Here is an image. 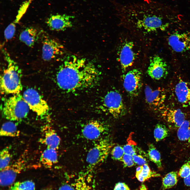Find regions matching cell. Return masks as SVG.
I'll return each instance as SVG.
<instances>
[{
    "mask_svg": "<svg viewBox=\"0 0 190 190\" xmlns=\"http://www.w3.org/2000/svg\"><path fill=\"white\" fill-rule=\"evenodd\" d=\"M11 155L8 148L7 147L3 149L0 153V170L8 166L10 164Z\"/></svg>",
    "mask_w": 190,
    "mask_h": 190,
    "instance_id": "29",
    "label": "cell"
},
{
    "mask_svg": "<svg viewBox=\"0 0 190 190\" xmlns=\"http://www.w3.org/2000/svg\"><path fill=\"white\" fill-rule=\"evenodd\" d=\"M40 32L35 28L28 27L22 31L20 35V41L27 46L32 47L40 38Z\"/></svg>",
    "mask_w": 190,
    "mask_h": 190,
    "instance_id": "20",
    "label": "cell"
},
{
    "mask_svg": "<svg viewBox=\"0 0 190 190\" xmlns=\"http://www.w3.org/2000/svg\"><path fill=\"white\" fill-rule=\"evenodd\" d=\"M149 63L147 72L151 78L158 80L166 77L168 73V66L162 58L154 55L150 59Z\"/></svg>",
    "mask_w": 190,
    "mask_h": 190,
    "instance_id": "12",
    "label": "cell"
},
{
    "mask_svg": "<svg viewBox=\"0 0 190 190\" xmlns=\"http://www.w3.org/2000/svg\"><path fill=\"white\" fill-rule=\"evenodd\" d=\"M169 134V130L165 125L160 123L156 124L154 131V135L156 142L163 139L167 137Z\"/></svg>",
    "mask_w": 190,
    "mask_h": 190,
    "instance_id": "27",
    "label": "cell"
},
{
    "mask_svg": "<svg viewBox=\"0 0 190 190\" xmlns=\"http://www.w3.org/2000/svg\"><path fill=\"white\" fill-rule=\"evenodd\" d=\"M3 117L9 121H18L27 115L29 107L20 93L4 99L1 106Z\"/></svg>",
    "mask_w": 190,
    "mask_h": 190,
    "instance_id": "3",
    "label": "cell"
},
{
    "mask_svg": "<svg viewBox=\"0 0 190 190\" xmlns=\"http://www.w3.org/2000/svg\"><path fill=\"white\" fill-rule=\"evenodd\" d=\"M74 17L66 14L53 15H51L48 19L46 23L49 28L52 30L64 31L72 26L71 19Z\"/></svg>",
    "mask_w": 190,
    "mask_h": 190,
    "instance_id": "17",
    "label": "cell"
},
{
    "mask_svg": "<svg viewBox=\"0 0 190 190\" xmlns=\"http://www.w3.org/2000/svg\"><path fill=\"white\" fill-rule=\"evenodd\" d=\"M111 153L112 159L121 161L125 154L123 147L118 145L113 147L111 151Z\"/></svg>",
    "mask_w": 190,
    "mask_h": 190,
    "instance_id": "31",
    "label": "cell"
},
{
    "mask_svg": "<svg viewBox=\"0 0 190 190\" xmlns=\"http://www.w3.org/2000/svg\"><path fill=\"white\" fill-rule=\"evenodd\" d=\"M113 190H130V188L125 183L119 182L116 183Z\"/></svg>",
    "mask_w": 190,
    "mask_h": 190,
    "instance_id": "36",
    "label": "cell"
},
{
    "mask_svg": "<svg viewBox=\"0 0 190 190\" xmlns=\"http://www.w3.org/2000/svg\"><path fill=\"white\" fill-rule=\"evenodd\" d=\"M177 135L180 141L190 146V120L184 121L178 129Z\"/></svg>",
    "mask_w": 190,
    "mask_h": 190,
    "instance_id": "22",
    "label": "cell"
},
{
    "mask_svg": "<svg viewBox=\"0 0 190 190\" xmlns=\"http://www.w3.org/2000/svg\"><path fill=\"white\" fill-rule=\"evenodd\" d=\"M108 130L107 127L102 122L96 120L86 123L81 130L82 135L86 139L94 140L100 139Z\"/></svg>",
    "mask_w": 190,
    "mask_h": 190,
    "instance_id": "13",
    "label": "cell"
},
{
    "mask_svg": "<svg viewBox=\"0 0 190 190\" xmlns=\"http://www.w3.org/2000/svg\"><path fill=\"white\" fill-rule=\"evenodd\" d=\"M20 133L16 124L10 121L4 123L0 131V135L2 136L16 137L18 136Z\"/></svg>",
    "mask_w": 190,
    "mask_h": 190,
    "instance_id": "23",
    "label": "cell"
},
{
    "mask_svg": "<svg viewBox=\"0 0 190 190\" xmlns=\"http://www.w3.org/2000/svg\"><path fill=\"white\" fill-rule=\"evenodd\" d=\"M147 155L149 160L154 163L158 168H162V166L160 153L153 144H150L149 145Z\"/></svg>",
    "mask_w": 190,
    "mask_h": 190,
    "instance_id": "25",
    "label": "cell"
},
{
    "mask_svg": "<svg viewBox=\"0 0 190 190\" xmlns=\"http://www.w3.org/2000/svg\"><path fill=\"white\" fill-rule=\"evenodd\" d=\"M144 93L145 102L149 108L154 111L159 110L163 107L166 97L164 89L161 88L154 89L146 85Z\"/></svg>",
    "mask_w": 190,
    "mask_h": 190,
    "instance_id": "11",
    "label": "cell"
},
{
    "mask_svg": "<svg viewBox=\"0 0 190 190\" xmlns=\"http://www.w3.org/2000/svg\"><path fill=\"white\" fill-rule=\"evenodd\" d=\"M23 97L30 109L39 116L43 117L49 112V108L47 102L38 92L32 88H29L23 92Z\"/></svg>",
    "mask_w": 190,
    "mask_h": 190,
    "instance_id": "7",
    "label": "cell"
},
{
    "mask_svg": "<svg viewBox=\"0 0 190 190\" xmlns=\"http://www.w3.org/2000/svg\"><path fill=\"white\" fill-rule=\"evenodd\" d=\"M91 171L84 173L70 179H67L58 190H96Z\"/></svg>",
    "mask_w": 190,
    "mask_h": 190,
    "instance_id": "8",
    "label": "cell"
},
{
    "mask_svg": "<svg viewBox=\"0 0 190 190\" xmlns=\"http://www.w3.org/2000/svg\"><path fill=\"white\" fill-rule=\"evenodd\" d=\"M16 25L13 22L9 24L5 29L4 36L6 40H10L13 37L16 31Z\"/></svg>",
    "mask_w": 190,
    "mask_h": 190,
    "instance_id": "32",
    "label": "cell"
},
{
    "mask_svg": "<svg viewBox=\"0 0 190 190\" xmlns=\"http://www.w3.org/2000/svg\"><path fill=\"white\" fill-rule=\"evenodd\" d=\"M35 185L32 181L18 182L12 184L8 190H35Z\"/></svg>",
    "mask_w": 190,
    "mask_h": 190,
    "instance_id": "28",
    "label": "cell"
},
{
    "mask_svg": "<svg viewBox=\"0 0 190 190\" xmlns=\"http://www.w3.org/2000/svg\"><path fill=\"white\" fill-rule=\"evenodd\" d=\"M168 43L175 51L186 52L190 50V34L187 32L173 33L169 37Z\"/></svg>",
    "mask_w": 190,
    "mask_h": 190,
    "instance_id": "15",
    "label": "cell"
},
{
    "mask_svg": "<svg viewBox=\"0 0 190 190\" xmlns=\"http://www.w3.org/2000/svg\"><path fill=\"white\" fill-rule=\"evenodd\" d=\"M160 176V174L155 172L152 171L147 164L142 165V169L141 172H136V178L140 182H144L151 177Z\"/></svg>",
    "mask_w": 190,
    "mask_h": 190,
    "instance_id": "26",
    "label": "cell"
},
{
    "mask_svg": "<svg viewBox=\"0 0 190 190\" xmlns=\"http://www.w3.org/2000/svg\"><path fill=\"white\" fill-rule=\"evenodd\" d=\"M100 73L94 64L74 55L67 56L56 75L59 87L68 92L91 87L99 80Z\"/></svg>",
    "mask_w": 190,
    "mask_h": 190,
    "instance_id": "1",
    "label": "cell"
},
{
    "mask_svg": "<svg viewBox=\"0 0 190 190\" xmlns=\"http://www.w3.org/2000/svg\"><path fill=\"white\" fill-rule=\"evenodd\" d=\"M178 172L175 171H172L166 174L162 179V190L169 189L175 185L178 181Z\"/></svg>",
    "mask_w": 190,
    "mask_h": 190,
    "instance_id": "24",
    "label": "cell"
},
{
    "mask_svg": "<svg viewBox=\"0 0 190 190\" xmlns=\"http://www.w3.org/2000/svg\"><path fill=\"white\" fill-rule=\"evenodd\" d=\"M102 103L105 111L115 118L121 117L126 114L127 108L122 96L116 90L108 92L104 96Z\"/></svg>",
    "mask_w": 190,
    "mask_h": 190,
    "instance_id": "5",
    "label": "cell"
},
{
    "mask_svg": "<svg viewBox=\"0 0 190 190\" xmlns=\"http://www.w3.org/2000/svg\"><path fill=\"white\" fill-rule=\"evenodd\" d=\"M134 47L133 42L127 41L124 42L119 49L118 60L124 71L132 65L135 60L136 55Z\"/></svg>",
    "mask_w": 190,
    "mask_h": 190,
    "instance_id": "14",
    "label": "cell"
},
{
    "mask_svg": "<svg viewBox=\"0 0 190 190\" xmlns=\"http://www.w3.org/2000/svg\"><path fill=\"white\" fill-rule=\"evenodd\" d=\"M183 179L184 184L186 186L190 187V174Z\"/></svg>",
    "mask_w": 190,
    "mask_h": 190,
    "instance_id": "37",
    "label": "cell"
},
{
    "mask_svg": "<svg viewBox=\"0 0 190 190\" xmlns=\"http://www.w3.org/2000/svg\"><path fill=\"white\" fill-rule=\"evenodd\" d=\"M178 174L180 177L183 178L190 174V160L187 162L182 166Z\"/></svg>",
    "mask_w": 190,
    "mask_h": 190,
    "instance_id": "34",
    "label": "cell"
},
{
    "mask_svg": "<svg viewBox=\"0 0 190 190\" xmlns=\"http://www.w3.org/2000/svg\"><path fill=\"white\" fill-rule=\"evenodd\" d=\"M43 135L40 142L47 147L57 150L60 142V139L55 130L50 127H46L44 130Z\"/></svg>",
    "mask_w": 190,
    "mask_h": 190,
    "instance_id": "19",
    "label": "cell"
},
{
    "mask_svg": "<svg viewBox=\"0 0 190 190\" xmlns=\"http://www.w3.org/2000/svg\"><path fill=\"white\" fill-rule=\"evenodd\" d=\"M174 92L178 101L185 108L190 109V88L185 81L180 79L175 86Z\"/></svg>",
    "mask_w": 190,
    "mask_h": 190,
    "instance_id": "18",
    "label": "cell"
},
{
    "mask_svg": "<svg viewBox=\"0 0 190 190\" xmlns=\"http://www.w3.org/2000/svg\"><path fill=\"white\" fill-rule=\"evenodd\" d=\"M138 147L131 142H129L123 146L125 154L132 156L136 153Z\"/></svg>",
    "mask_w": 190,
    "mask_h": 190,
    "instance_id": "33",
    "label": "cell"
},
{
    "mask_svg": "<svg viewBox=\"0 0 190 190\" xmlns=\"http://www.w3.org/2000/svg\"><path fill=\"white\" fill-rule=\"evenodd\" d=\"M121 161L123 163L124 167H131L133 166L135 164L132 156L124 154Z\"/></svg>",
    "mask_w": 190,
    "mask_h": 190,
    "instance_id": "35",
    "label": "cell"
},
{
    "mask_svg": "<svg viewBox=\"0 0 190 190\" xmlns=\"http://www.w3.org/2000/svg\"><path fill=\"white\" fill-rule=\"evenodd\" d=\"M159 110L163 117L172 129H178L186 120L184 113L180 109L162 107Z\"/></svg>",
    "mask_w": 190,
    "mask_h": 190,
    "instance_id": "16",
    "label": "cell"
},
{
    "mask_svg": "<svg viewBox=\"0 0 190 190\" xmlns=\"http://www.w3.org/2000/svg\"><path fill=\"white\" fill-rule=\"evenodd\" d=\"M1 50L7 65L1 76V93L13 95L19 93L22 89L21 70L5 49L2 48Z\"/></svg>",
    "mask_w": 190,
    "mask_h": 190,
    "instance_id": "2",
    "label": "cell"
},
{
    "mask_svg": "<svg viewBox=\"0 0 190 190\" xmlns=\"http://www.w3.org/2000/svg\"><path fill=\"white\" fill-rule=\"evenodd\" d=\"M113 145L112 140L110 136L101 137L88 151L86 161L89 169H93L107 159Z\"/></svg>",
    "mask_w": 190,
    "mask_h": 190,
    "instance_id": "4",
    "label": "cell"
},
{
    "mask_svg": "<svg viewBox=\"0 0 190 190\" xmlns=\"http://www.w3.org/2000/svg\"><path fill=\"white\" fill-rule=\"evenodd\" d=\"M123 86L125 90L131 97L137 96L142 86L141 71L137 69H134L127 72L124 76Z\"/></svg>",
    "mask_w": 190,
    "mask_h": 190,
    "instance_id": "10",
    "label": "cell"
},
{
    "mask_svg": "<svg viewBox=\"0 0 190 190\" xmlns=\"http://www.w3.org/2000/svg\"><path fill=\"white\" fill-rule=\"evenodd\" d=\"M28 159V152L25 151L13 163L1 170V186L5 187L13 184L17 176L27 167Z\"/></svg>",
    "mask_w": 190,
    "mask_h": 190,
    "instance_id": "6",
    "label": "cell"
},
{
    "mask_svg": "<svg viewBox=\"0 0 190 190\" xmlns=\"http://www.w3.org/2000/svg\"><path fill=\"white\" fill-rule=\"evenodd\" d=\"M132 157L135 163L139 166L147 164V159L148 158V155L140 148H139Z\"/></svg>",
    "mask_w": 190,
    "mask_h": 190,
    "instance_id": "30",
    "label": "cell"
},
{
    "mask_svg": "<svg viewBox=\"0 0 190 190\" xmlns=\"http://www.w3.org/2000/svg\"><path fill=\"white\" fill-rule=\"evenodd\" d=\"M42 43V57L45 61H49L63 54L64 47L60 43L40 32Z\"/></svg>",
    "mask_w": 190,
    "mask_h": 190,
    "instance_id": "9",
    "label": "cell"
},
{
    "mask_svg": "<svg viewBox=\"0 0 190 190\" xmlns=\"http://www.w3.org/2000/svg\"><path fill=\"white\" fill-rule=\"evenodd\" d=\"M56 149L47 147L41 154L39 162L42 166L50 168L58 162V155Z\"/></svg>",
    "mask_w": 190,
    "mask_h": 190,
    "instance_id": "21",
    "label": "cell"
}]
</instances>
